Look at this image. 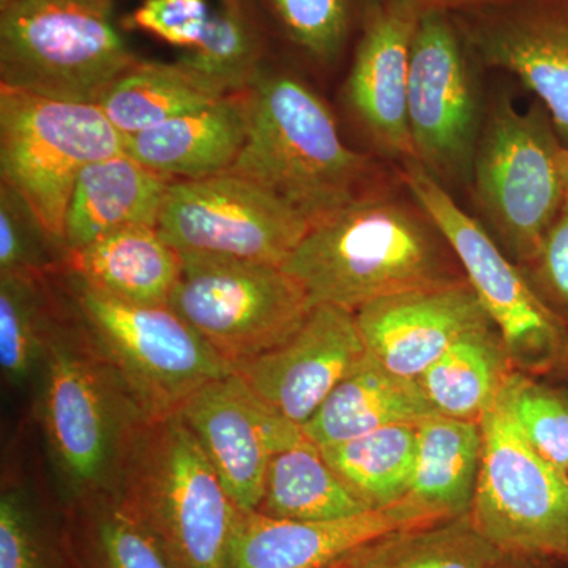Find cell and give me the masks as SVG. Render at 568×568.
<instances>
[{"mask_svg": "<svg viewBox=\"0 0 568 568\" xmlns=\"http://www.w3.org/2000/svg\"><path fill=\"white\" fill-rule=\"evenodd\" d=\"M282 267L313 305L354 313L379 298L466 280L429 213L410 193L390 190L312 224Z\"/></svg>", "mask_w": 568, "mask_h": 568, "instance_id": "cell-1", "label": "cell"}, {"mask_svg": "<svg viewBox=\"0 0 568 568\" xmlns=\"http://www.w3.org/2000/svg\"><path fill=\"white\" fill-rule=\"evenodd\" d=\"M230 171L274 193L310 226L388 190L375 162L343 142L323 100L287 74L254 81L245 144Z\"/></svg>", "mask_w": 568, "mask_h": 568, "instance_id": "cell-2", "label": "cell"}, {"mask_svg": "<svg viewBox=\"0 0 568 568\" xmlns=\"http://www.w3.org/2000/svg\"><path fill=\"white\" fill-rule=\"evenodd\" d=\"M40 372L41 425L70 503L115 497L148 418L89 334L81 339L54 325Z\"/></svg>", "mask_w": 568, "mask_h": 568, "instance_id": "cell-3", "label": "cell"}, {"mask_svg": "<svg viewBox=\"0 0 568 568\" xmlns=\"http://www.w3.org/2000/svg\"><path fill=\"white\" fill-rule=\"evenodd\" d=\"M115 499L174 568H226L242 510L181 417L142 425Z\"/></svg>", "mask_w": 568, "mask_h": 568, "instance_id": "cell-4", "label": "cell"}, {"mask_svg": "<svg viewBox=\"0 0 568 568\" xmlns=\"http://www.w3.org/2000/svg\"><path fill=\"white\" fill-rule=\"evenodd\" d=\"M138 62L114 22V0H11L0 7L2 88L99 104Z\"/></svg>", "mask_w": 568, "mask_h": 568, "instance_id": "cell-5", "label": "cell"}, {"mask_svg": "<svg viewBox=\"0 0 568 568\" xmlns=\"http://www.w3.org/2000/svg\"><path fill=\"white\" fill-rule=\"evenodd\" d=\"M564 144L541 104L519 111L508 99L485 114L469 189L478 222L518 265L536 257L566 204Z\"/></svg>", "mask_w": 568, "mask_h": 568, "instance_id": "cell-6", "label": "cell"}, {"mask_svg": "<svg viewBox=\"0 0 568 568\" xmlns=\"http://www.w3.org/2000/svg\"><path fill=\"white\" fill-rule=\"evenodd\" d=\"M399 178L454 250L514 368L530 376L567 369L568 324L538 294L525 268L416 160L402 163Z\"/></svg>", "mask_w": 568, "mask_h": 568, "instance_id": "cell-7", "label": "cell"}, {"mask_svg": "<svg viewBox=\"0 0 568 568\" xmlns=\"http://www.w3.org/2000/svg\"><path fill=\"white\" fill-rule=\"evenodd\" d=\"M125 140L99 104L0 89L2 183L20 194L63 248L74 183L89 164L125 153Z\"/></svg>", "mask_w": 568, "mask_h": 568, "instance_id": "cell-8", "label": "cell"}, {"mask_svg": "<svg viewBox=\"0 0 568 568\" xmlns=\"http://www.w3.org/2000/svg\"><path fill=\"white\" fill-rule=\"evenodd\" d=\"M88 334L148 420L178 416L190 396L233 366L170 305L130 304L77 278Z\"/></svg>", "mask_w": 568, "mask_h": 568, "instance_id": "cell-9", "label": "cell"}, {"mask_svg": "<svg viewBox=\"0 0 568 568\" xmlns=\"http://www.w3.org/2000/svg\"><path fill=\"white\" fill-rule=\"evenodd\" d=\"M480 425L474 525L503 555L568 559L566 474L530 446L500 392Z\"/></svg>", "mask_w": 568, "mask_h": 568, "instance_id": "cell-10", "label": "cell"}, {"mask_svg": "<svg viewBox=\"0 0 568 568\" xmlns=\"http://www.w3.org/2000/svg\"><path fill=\"white\" fill-rule=\"evenodd\" d=\"M181 256L182 278L168 305L231 366L282 345L315 306L280 265Z\"/></svg>", "mask_w": 568, "mask_h": 568, "instance_id": "cell-11", "label": "cell"}, {"mask_svg": "<svg viewBox=\"0 0 568 568\" xmlns=\"http://www.w3.org/2000/svg\"><path fill=\"white\" fill-rule=\"evenodd\" d=\"M473 55L454 14L422 11L410 44L407 123L416 162L447 190L469 186L487 114Z\"/></svg>", "mask_w": 568, "mask_h": 568, "instance_id": "cell-12", "label": "cell"}, {"mask_svg": "<svg viewBox=\"0 0 568 568\" xmlns=\"http://www.w3.org/2000/svg\"><path fill=\"white\" fill-rule=\"evenodd\" d=\"M156 227L186 256L282 267L310 223L274 193L227 171L171 182Z\"/></svg>", "mask_w": 568, "mask_h": 568, "instance_id": "cell-13", "label": "cell"}, {"mask_svg": "<svg viewBox=\"0 0 568 568\" xmlns=\"http://www.w3.org/2000/svg\"><path fill=\"white\" fill-rule=\"evenodd\" d=\"M242 511H256L272 458L305 439L301 426L265 405L237 373L213 379L178 414Z\"/></svg>", "mask_w": 568, "mask_h": 568, "instance_id": "cell-14", "label": "cell"}, {"mask_svg": "<svg viewBox=\"0 0 568 568\" xmlns=\"http://www.w3.org/2000/svg\"><path fill=\"white\" fill-rule=\"evenodd\" d=\"M454 17L478 61L536 93L568 148V0H514Z\"/></svg>", "mask_w": 568, "mask_h": 568, "instance_id": "cell-15", "label": "cell"}, {"mask_svg": "<svg viewBox=\"0 0 568 568\" xmlns=\"http://www.w3.org/2000/svg\"><path fill=\"white\" fill-rule=\"evenodd\" d=\"M366 354L355 313L320 304L286 342L233 372L265 405L304 428Z\"/></svg>", "mask_w": 568, "mask_h": 568, "instance_id": "cell-16", "label": "cell"}, {"mask_svg": "<svg viewBox=\"0 0 568 568\" xmlns=\"http://www.w3.org/2000/svg\"><path fill=\"white\" fill-rule=\"evenodd\" d=\"M422 9L416 0H365L346 82L355 121L387 159L416 160L407 123L410 44Z\"/></svg>", "mask_w": 568, "mask_h": 568, "instance_id": "cell-17", "label": "cell"}, {"mask_svg": "<svg viewBox=\"0 0 568 568\" xmlns=\"http://www.w3.org/2000/svg\"><path fill=\"white\" fill-rule=\"evenodd\" d=\"M355 317L366 353L409 379L424 375L463 335L495 325L466 280L379 298Z\"/></svg>", "mask_w": 568, "mask_h": 568, "instance_id": "cell-18", "label": "cell"}, {"mask_svg": "<svg viewBox=\"0 0 568 568\" xmlns=\"http://www.w3.org/2000/svg\"><path fill=\"white\" fill-rule=\"evenodd\" d=\"M443 521L406 497L386 508L328 521H293L242 511L226 568H327L369 541Z\"/></svg>", "mask_w": 568, "mask_h": 568, "instance_id": "cell-19", "label": "cell"}, {"mask_svg": "<svg viewBox=\"0 0 568 568\" xmlns=\"http://www.w3.org/2000/svg\"><path fill=\"white\" fill-rule=\"evenodd\" d=\"M246 130L248 95L237 93L129 134L125 153L170 181H196L227 173L234 166Z\"/></svg>", "mask_w": 568, "mask_h": 568, "instance_id": "cell-20", "label": "cell"}, {"mask_svg": "<svg viewBox=\"0 0 568 568\" xmlns=\"http://www.w3.org/2000/svg\"><path fill=\"white\" fill-rule=\"evenodd\" d=\"M171 182L126 153L89 164L67 209V252L123 227H156Z\"/></svg>", "mask_w": 568, "mask_h": 568, "instance_id": "cell-21", "label": "cell"}, {"mask_svg": "<svg viewBox=\"0 0 568 568\" xmlns=\"http://www.w3.org/2000/svg\"><path fill=\"white\" fill-rule=\"evenodd\" d=\"M80 282L130 304L168 305L182 278L181 253L155 226H130L67 252Z\"/></svg>", "mask_w": 568, "mask_h": 568, "instance_id": "cell-22", "label": "cell"}, {"mask_svg": "<svg viewBox=\"0 0 568 568\" xmlns=\"http://www.w3.org/2000/svg\"><path fill=\"white\" fill-rule=\"evenodd\" d=\"M436 416L417 379L396 375L366 354L334 388L302 432L316 446L346 443L394 425Z\"/></svg>", "mask_w": 568, "mask_h": 568, "instance_id": "cell-23", "label": "cell"}, {"mask_svg": "<svg viewBox=\"0 0 568 568\" xmlns=\"http://www.w3.org/2000/svg\"><path fill=\"white\" fill-rule=\"evenodd\" d=\"M481 448L480 422L439 414L418 422L416 462L407 497L439 519L469 514Z\"/></svg>", "mask_w": 568, "mask_h": 568, "instance_id": "cell-24", "label": "cell"}, {"mask_svg": "<svg viewBox=\"0 0 568 568\" xmlns=\"http://www.w3.org/2000/svg\"><path fill=\"white\" fill-rule=\"evenodd\" d=\"M514 369L499 332L488 325L458 338L417 381L439 416L480 422Z\"/></svg>", "mask_w": 568, "mask_h": 568, "instance_id": "cell-25", "label": "cell"}, {"mask_svg": "<svg viewBox=\"0 0 568 568\" xmlns=\"http://www.w3.org/2000/svg\"><path fill=\"white\" fill-rule=\"evenodd\" d=\"M373 510L305 437L272 458L257 514L293 521H328Z\"/></svg>", "mask_w": 568, "mask_h": 568, "instance_id": "cell-26", "label": "cell"}, {"mask_svg": "<svg viewBox=\"0 0 568 568\" xmlns=\"http://www.w3.org/2000/svg\"><path fill=\"white\" fill-rule=\"evenodd\" d=\"M224 99L181 63L140 62L118 78L99 106L129 136Z\"/></svg>", "mask_w": 568, "mask_h": 568, "instance_id": "cell-27", "label": "cell"}, {"mask_svg": "<svg viewBox=\"0 0 568 568\" xmlns=\"http://www.w3.org/2000/svg\"><path fill=\"white\" fill-rule=\"evenodd\" d=\"M500 556L466 514L387 534L343 560L354 568H491Z\"/></svg>", "mask_w": 568, "mask_h": 568, "instance_id": "cell-28", "label": "cell"}, {"mask_svg": "<svg viewBox=\"0 0 568 568\" xmlns=\"http://www.w3.org/2000/svg\"><path fill=\"white\" fill-rule=\"evenodd\" d=\"M416 447L417 425H394L321 452L366 506L386 508L409 495Z\"/></svg>", "mask_w": 568, "mask_h": 568, "instance_id": "cell-29", "label": "cell"}, {"mask_svg": "<svg viewBox=\"0 0 568 568\" xmlns=\"http://www.w3.org/2000/svg\"><path fill=\"white\" fill-rule=\"evenodd\" d=\"M261 52V33L245 0H220L201 40L178 63L222 95H237L260 77Z\"/></svg>", "mask_w": 568, "mask_h": 568, "instance_id": "cell-30", "label": "cell"}, {"mask_svg": "<svg viewBox=\"0 0 568 568\" xmlns=\"http://www.w3.org/2000/svg\"><path fill=\"white\" fill-rule=\"evenodd\" d=\"M52 327L39 275H0V366L9 383L20 386L41 368Z\"/></svg>", "mask_w": 568, "mask_h": 568, "instance_id": "cell-31", "label": "cell"}, {"mask_svg": "<svg viewBox=\"0 0 568 568\" xmlns=\"http://www.w3.org/2000/svg\"><path fill=\"white\" fill-rule=\"evenodd\" d=\"M80 510L85 568H174L155 538L115 497Z\"/></svg>", "mask_w": 568, "mask_h": 568, "instance_id": "cell-32", "label": "cell"}, {"mask_svg": "<svg viewBox=\"0 0 568 568\" xmlns=\"http://www.w3.org/2000/svg\"><path fill=\"white\" fill-rule=\"evenodd\" d=\"M500 395L530 446L556 469L566 474L568 396L518 369L507 376Z\"/></svg>", "mask_w": 568, "mask_h": 568, "instance_id": "cell-33", "label": "cell"}, {"mask_svg": "<svg viewBox=\"0 0 568 568\" xmlns=\"http://www.w3.org/2000/svg\"><path fill=\"white\" fill-rule=\"evenodd\" d=\"M284 32L310 58L334 62L353 31L355 0H267Z\"/></svg>", "mask_w": 568, "mask_h": 568, "instance_id": "cell-34", "label": "cell"}, {"mask_svg": "<svg viewBox=\"0 0 568 568\" xmlns=\"http://www.w3.org/2000/svg\"><path fill=\"white\" fill-rule=\"evenodd\" d=\"M0 568H63L31 500L20 489L0 497Z\"/></svg>", "mask_w": 568, "mask_h": 568, "instance_id": "cell-35", "label": "cell"}, {"mask_svg": "<svg viewBox=\"0 0 568 568\" xmlns=\"http://www.w3.org/2000/svg\"><path fill=\"white\" fill-rule=\"evenodd\" d=\"M55 244L11 186L0 189V275H40L47 244Z\"/></svg>", "mask_w": 568, "mask_h": 568, "instance_id": "cell-36", "label": "cell"}, {"mask_svg": "<svg viewBox=\"0 0 568 568\" xmlns=\"http://www.w3.org/2000/svg\"><path fill=\"white\" fill-rule=\"evenodd\" d=\"M212 10L207 0H142L130 14V28L190 50L201 40Z\"/></svg>", "mask_w": 568, "mask_h": 568, "instance_id": "cell-37", "label": "cell"}, {"mask_svg": "<svg viewBox=\"0 0 568 568\" xmlns=\"http://www.w3.org/2000/svg\"><path fill=\"white\" fill-rule=\"evenodd\" d=\"M523 268L538 294L568 324V197L536 257Z\"/></svg>", "mask_w": 568, "mask_h": 568, "instance_id": "cell-38", "label": "cell"}, {"mask_svg": "<svg viewBox=\"0 0 568 568\" xmlns=\"http://www.w3.org/2000/svg\"><path fill=\"white\" fill-rule=\"evenodd\" d=\"M424 10H440L457 14L463 11L487 9V7L504 6L514 0H416Z\"/></svg>", "mask_w": 568, "mask_h": 568, "instance_id": "cell-39", "label": "cell"}, {"mask_svg": "<svg viewBox=\"0 0 568 568\" xmlns=\"http://www.w3.org/2000/svg\"><path fill=\"white\" fill-rule=\"evenodd\" d=\"M491 568H532L529 558L521 556L503 555L493 564Z\"/></svg>", "mask_w": 568, "mask_h": 568, "instance_id": "cell-40", "label": "cell"}, {"mask_svg": "<svg viewBox=\"0 0 568 568\" xmlns=\"http://www.w3.org/2000/svg\"><path fill=\"white\" fill-rule=\"evenodd\" d=\"M560 178H562L564 190L568 197V148L564 145L562 152H560Z\"/></svg>", "mask_w": 568, "mask_h": 568, "instance_id": "cell-41", "label": "cell"}, {"mask_svg": "<svg viewBox=\"0 0 568 568\" xmlns=\"http://www.w3.org/2000/svg\"><path fill=\"white\" fill-rule=\"evenodd\" d=\"M327 568H354L353 566H349V564L346 562V560H338V562L334 564V566L327 567Z\"/></svg>", "mask_w": 568, "mask_h": 568, "instance_id": "cell-42", "label": "cell"}, {"mask_svg": "<svg viewBox=\"0 0 568 568\" xmlns=\"http://www.w3.org/2000/svg\"><path fill=\"white\" fill-rule=\"evenodd\" d=\"M11 0H0V7L7 6V3H10Z\"/></svg>", "mask_w": 568, "mask_h": 568, "instance_id": "cell-43", "label": "cell"}, {"mask_svg": "<svg viewBox=\"0 0 568 568\" xmlns=\"http://www.w3.org/2000/svg\"><path fill=\"white\" fill-rule=\"evenodd\" d=\"M566 476H567V480H568V466H567V470H566Z\"/></svg>", "mask_w": 568, "mask_h": 568, "instance_id": "cell-44", "label": "cell"}]
</instances>
